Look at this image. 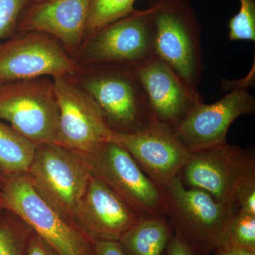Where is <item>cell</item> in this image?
<instances>
[{"instance_id":"cell-1","label":"cell","mask_w":255,"mask_h":255,"mask_svg":"<svg viewBox=\"0 0 255 255\" xmlns=\"http://www.w3.org/2000/svg\"><path fill=\"white\" fill-rule=\"evenodd\" d=\"M155 55L196 95L204 70L201 24L189 0H153Z\"/></svg>"},{"instance_id":"cell-2","label":"cell","mask_w":255,"mask_h":255,"mask_svg":"<svg viewBox=\"0 0 255 255\" xmlns=\"http://www.w3.org/2000/svg\"><path fill=\"white\" fill-rule=\"evenodd\" d=\"M166 216L177 235L206 254L225 244L236 211L201 189L186 187L177 176L163 189Z\"/></svg>"},{"instance_id":"cell-3","label":"cell","mask_w":255,"mask_h":255,"mask_svg":"<svg viewBox=\"0 0 255 255\" xmlns=\"http://www.w3.org/2000/svg\"><path fill=\"white\" fill-rule=\"evenodd\" d=\"M26 174L37 193L73 225L75 209L92 177L88 156L57 143L39 145Z\"/></svg>"},{"instance_id":"cell-4","label":"cell","mask_w":255,"mask_h":255,"mask_svg":"<svg viewBox=\"0 0 255 255\" xmlns=\"http://www.w3.org/2000/svg\"><path fill=\"white\" fill-rule=\"evenodd\" d=\"M0 207L27 224L58 255H96L93 243L37 193L27 174L5 177Z\"/></svg>"},{"instance_id":"cell-5","label":"cell","mask_w":255,"mask_h":255,"mask_svg":"<svg viewBox=\"0 0 255 255\" xmlns=\"http://www.w3.org/2000/svg\"><path fill=\"white\" fill-rule=\"evenodd\" d=\"M0 121L37 145L56 143L59 109L53 81L43 77L2 84Z\"/></svg>"},{"instance_id":"cell-6","label":"cell","mask_w":255,"mask_h":255,"mask_svg":"<svg viewBox=\"0 0 255 255\" xmlns=\"http://www.w3.org/2000/svg\"><path fill=\"white\" fill-rule=\"evenodd\" d=\"M179 177L186 187L205 191L217 202L236 211L238 188L255 177L254 150L226 143L191 152Z\"/></svg>"},{"instance_id":"cell-7","label":"cell","mask_w":255,"mask_h":255,"mask_svg":"<svg viewBox=\"0 0 255 255\" xmlns=\"http://www.w3.org/2000/svg\"><path fill=\"white\" fill-rule=\"evenodd\" d=\"M96 73L83 85L114 132L133 133L148 127L150 110L133 65L114 64Z\"/></svg>"},{"instance_id":"cell-8","label":"cell","mask_w":255,"mask_h":255,"mask_svg":"<svg viewBox=\"0 0 255 255\" xmlns=\"http://www.w3.org/2000/svg\"><path fill=\"white\" fill-rule=\"evenodd\" d=\"M87 156L92 175L107 184L139 217H167L163 190L125 149L107 142Z\"/></svg>"},{"instance_id":"cell-9","label":"cell","mask_w":255,"mask_h":255,"mask_svg":"<svg viewBox=\"0 0 255 255\" xmlns=\"http://www.w3.org/2000/svg\"><path fill=\"white\" fill-rule=\"evenodd\" d=\"M254 70L252 69L246 78L233 85L231 92L218 102L196 104L174 130L191 152L227 143L228 131L233 122L241 116L255 114V97L248 90L254 80Z\"/></svg>"},{"instance_id":"cell-10","label":"cell","mask_w":255,"mask_h":255,"mask_svg":"<svg viewBox=\"0 0 255 255\" xmlns=\"http://www.w3.org/2000/svg\"><path fill=\"white\" fill-rule=\"evenodd\" d=\"M59 109V129L56 143L89 155L109 142L112 130L100 109L85 90L65 76L53 77Z\"/></svg>"},{"instance_id":"cell-11","label":"cell","mask_w":255,"mask_h":255,"mask_svg":"<svg viewBox=\"0 0 255 255\" xmlns=\"http://www.w3.org/2000/svg\"><path fill=\"white\" fill-rule=\"evenodd\" d=\"M109 142L128 151L144 173L162 190L179 175L191 153L173 128L154 117L140 131H112Z\"/></svg>"},{"instance_id":"cell-12","label":"cell","mask_w":255,"mask_h":255,"mask_svg":"<svg viewBox=\"0 0 255 255\" xmlns=\"http://www.w3.org/2000/svg\"><path fill=\"white\" fill-rule=\"evenodd\" d=\"M77 64L53 37L39 31H21L0 43V82L62 76L74 73Z\"/></svg>"},{"instance_id":"cell-13","label":"cell","mask_w":255,"mask_h":255,"mask_svg":"<svg viewBox=\"0 0 255 255\" xmlns=\"http://www.w3.org/2000/svg\"><path fill=\"white\" fill-rule=\"evenodd\" d=\"M155 29L151 6L135 9L92 33L85 57L100 65L140 63L155 55Z\"/></svg>"},{"instance_id":"cell-14","label":"cell","mask_w":255,"mask_h":255,"mask_svg":"<svg viewBox=\"0 0 255 255\" xmlns=\"http://www.w3.org/2000/svg\"><path fill=\"white\" fill-rule=\"evenodd\" d=\"M107 184L92 175L73 217V225L92 243L118 242L139 219Z\"/></svg>"},{"instance_id":"cell-15","label":"cell","mask_w":255,"mask_h":255,"mask_svg":"<svg viewBox=\"0 0 255 255\" xmlns=\"http://www.w3.org/2000/svg\"><path fill=\"white\" fill-rule=\"evenodd\" d=\"M134 70L145 95L151 116L175 130L201 95L188 90L182 80L156 55L134 64Z\"/></svg>"},{"instance_id":"cell-16","label":"cell","mask_w":255,"mask_h":255,"mask_svg":"<svg viewBox=\"0 0 255 255\" xmlns=\"http://www.w3.org/2000/svg\"><path fill=\"white\" fill-rule=\"evenodd\" d=\"M91 0H47L32 2L18 20L21 31H39L56 38L68 50H75L86 35Z\"/></svg>"},{"instance_id":"cell-17","label":"cell","mask_w":255,"mask_h":255,"mask_svg":"<svg viewBox=\"0 0 255 255\" xmlns=\"http://www.w3.org/2000/svg\"><path fill=\"white\" fill-rule=\"evenodd\" d=\"M174 235L167 217H140L118 242L126 255H166Z\"/></svg>"},{"instance_id":"cell-18","label":"cell","mask_w":255,"mask_h":255,"mask_svg":"<svg viewBox=\"0 0 255 255\" xmlns=\"http://www.w3.org/2000/svg\"><path fill=\"white\" fill-rule=\"evenodd\" d=\"M38 145L0 121V169L5 177L26 174Z\"/></svg>"},{"instance_id":"cell-19","label":"cell","mask_w":255,"mask_h":255,"mask_svg":"<svg viewBox=\"0 0 255 255\" xmlns=\"http://www.w3.org/2000/svg\"><path fill=\"white\" fill-rule=\"evenodd\" d=\"M135 0H91L86 34L92 35L100 28L125 17L135 11Z\"/></svg>"},{"instance_id":"cell-20","label":"cell","mask_w":255,"mask_h":255,"mask_svg":"<svg viewBox=\"0 0 255 255\" xmlns=\"http://www.w3.org/2000/svg\"><path fill=\"white\" fill-rule=\"evenodd\" d=\"M34 233L17 217L0 222V255H28Z\"/></svg>"},{"instance_id":"cell-21","label":"cell","mask_w":255,"mask_h":255,"mask_svg":"<svg viewBox=\"0 0 255 255\" xmlns=\"http://www.w3.org/2000/svg\"><path fill=\"white\" fill-rule=\"evenodd\" d=\"M225 244L255 251V215L237 210L228 226Z\"/></svg>"},{"instance_id":"cell-22","label":"cell","mask_w":255,"mask_h":255,"mask_svg":"<svg viewBox=\"0 0 255 255\" xmlns=\"http://www.w3.org/2000/svg\"><path fill=\"white\" fill-rule=\"evenodd\" d=\"M239 1V11L229 21L228 36L231 41H255V1Z\"/></svg>"},{"instance_id":"cell-23","label":"cell","mask_w":255,"mask_h":255,"mask_svg":"<svg viewBox=\"0 0 255 255\" xmlns=\"http://www.w3.org/2000/svg\"><path fill=\"white\" fill-rule=\"evenodd\" d=\"M30 2V0H0V40L14 33L20 16Z\"/></svg>"},{"instance_id":"cell-24","label":"cell","mask_w":255,"mask_h":255,"mask_svg":"<svg viewBox=\"0 0 255 255\" xmlns=\"http://www.w3.org/2000/svg\"><path fill=\"white\" fill-rule=\"evenodd\" d=\"M235 207L236 211L255 215V177L248 179L238 188L235 197Z\"/></svg>"},{"instance_id":"cell-25","label":"cell","mask_w":255,"mask_h":255,"mask_svg":"<svg viewBox=\"0 0 255 255\" xmlns=\"http://www.w3.org/2000/svg\"><path fill=\"white\" fill-rule=\"evenodd\" d=\"M166 255H209L203 253L174 234L169 243Z\"/></svg>"},{"instance_id":"cell-26","label":"cell","mask_w":255,"mask_h":255,"mask_svg":"<svg viewBox=\"0 0 255 255\" xmlns=\"http://www.w3.org/2000/svg\"><path fill=\"white\" fill-rule=\"evenodd\" d=\"M28 255H59L44 240L34 233L30 243Z\"/></svg>"},{"instance_id":"cell-27","label":"cell","mask_w":255,"mask_h":255,"mask_svg":"<svg viewBox=\"0 0 255 255\" xmlns=\"http://www.w3.org/2000/svg\"><path fill=\"white\" fill-rule=\"evenodd\" d=\"M93 246L96 255H126L117 241H98Z\"/></svg>"},{"instance_id":"cell-28","label":"cell","mask_w":255,"mask_h":255,"mask_svg":"<svg viewBox=\"0 0 255 255\" xmlns=\"http://www.w3.org/2000/svg\"><path fill=\"white\" fill-rule=\"evenodd\" d=\"M214 255H255V251L225 244L215 250Z\"/></svg>"},{"instance_id":"cell-29","label":"cell","mask_w":255,"mask_h":255,"mask_svg":"<svg viewBox=\"0 0 255 255\" xmlns=\"http://www.w3.org/2000/svg\"><path fill=\"white\" fill-rule=\"evenodd\" d=\"M47 1V0H30L31 2H41V1Z\"/></svg>"},{"instance_id":"cell-30","label":"cell","mask_w":255,"mask_h":255,"mask_svg":"<svg viewBox=\"0 0 255 255\" xmlns=\"http://www.w3.org/2000/svg\"><path fill=\"white\" fill-rule=\"evenodd\" d=\"M1 182V177H0V190H1V187H2V184H3V182Z\"/></svg>"},{"instance_id":"cell-31","label":"cell","mask_w":255,"mask_h":255,"mask_svg":"<svg viewBox=\"0 0 255 255\" xmlns=\"http://www.w3.org/2000/svg\"><path fill=\"white\" fill-rule=\"evenodd\" d=\"M1 85H2V84H1V82H0V86H1Z\"/></svg>"}]
</instances>
